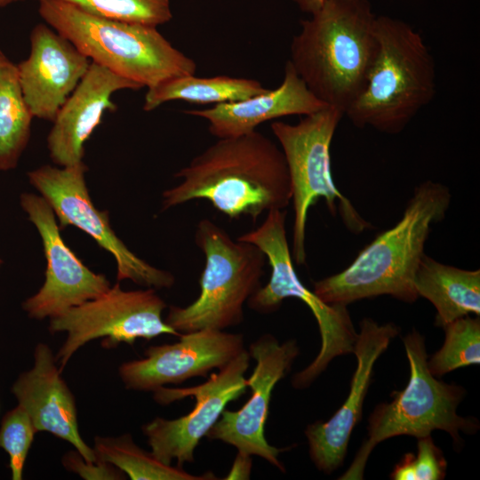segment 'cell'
I'll use <instances>...</instances> for the list:
<instances>
[{
  "mask_svg": "<svg viewBox=\"0 0 480 480\" xmlns=\"http://www.w3.org/2000/svg\"><path fill=\"white\" fill-rule=\"evenodd\" d=\"M2 263H3V260L0 259V267H1Z\"/></svg>",
  "mask_w": 480,
  "mask_h": 480,
  "instance_id": "cell-33",
  "label": "cell"
},
{
  "mask_svg": "<svg viewBox=\"0 0 480 480\" xmlns=\"http://www.w3.org/2000/svg\"><path fill=\"white\" fill-rule=\"evenodd\" d=\"M447 463L442 451L430 436L418 438L417 454L406 453L396 464L393 480H440L444 478Z\"/></svg>",
  "mask_w": 480,
  "mask_h": 480,
  "instance_id": "cell-28",
  "label": "cell"
},
{
  "mask_svg": "<svg viewBox=\"0 0 480 480\" xmlns=\"http://www.w3.org/2000/svg\"><path fill=\"white\" fill-rule=\"evenodd\" d=\"M303 12L310 15L318 12L325 0H292Z\"/></svg>",
  "mask_w": 480,
  "mask_h": 480,
  "instance_id": "cell-31",
  "label": "cell"
},
{
  "mask_svg": "<svg viewBox=\"0 0 480 480\" xmlns=\"http://www.w3.org/2000/svg\"><path fill=\"white\" fill-rule=\"evenodd\" d=\"M398 332L392 323L379 324L372 318L360 322L353 349L357 367L348 398L328 421L317 420L305 430L310 458L320 471L330 474L342 464L352 430L362 416L374 364Z\"/></svg>",
  "mask_w": 480,
  "mask_h": 480,
  "instance_id": "cell-16",
  "label": "cell"
},
{
  "mask_svg": "<svg viewBox=\"0 0 480 480\" xmlns=\"http://www.w3.org/2000/svg\"><path fill=\"white\" fill-rule=\"evenodd\" d=\"M166 308L156 289L124 291L116 283L100 296L50 318L52 333L67 332L55 356L60 370L62 372L81 347L95 339L103 338L101 346L112 348L120 343L132 345L139 338L180 337L181 333L162 318Z\"/></svg>",
  "mask_w": 480,
  "mask_h": 480,
  "instance_id": "cell-10",
  "label": "cell"
},
{
  "mask_svg": "<svg viewBox=\"0 0 480 480\" xmlns=\"http://www.w3.org/2000/svg\"><path fill=\"white\" fill-rule=\"evenodd\" d=\"M286 215L284 209L268 212L260 226L237 239L256 244L271 267L269 281L249 298L248 307L260 314H270L280 308L284 300L293 297L302 300L316 319L322 341L320 351L308 366L292 378L293 387L304 388L334 357L353 353L357 333L347 306L324 302L300 281L287 240Z\"/></svg>",
  "mask_w": 480,
  "mask_h": 480,
  "instance_id": "cell-9",
  "label": "cell"
},
{
  "mask_svg": "<svg viewBox=\"0 0 480 480\" xmlns=\"http://www.w3.org/2000/svg\"><path fill=\"white\" fill-rule=\"evenodd\" d=\"M250 354L244 349L232 361L212 373L207 381L184 388L160 387L154 392V400L166 405L189 396L196 398L193 410L174 420L156 417L142 426L151 452L162 462L177 466L194 462V451L201 438L220 417L226 405L246 391L244 373L249 367Z\"/></svg>",
  "mask_w": 480,
  "mask_h": 480,
  "instance_id": "cell-12",
  "label": "cell"
},
{
  "mask_svg": "<svg viewBox=\"0 0 480 480\" xmlns=\"http://www.w3.org/2000/svg\"><path fill=\"white\" fill-rule=\"evenodd\" d=\"M195 243L205 258L200 294L187 307L170 306L165 323L179 332L241 324L244 305L261 286L265 253L252 243L233 240L209 219L197 223Z\"/></svg>",
  "mask_w": 480,
  "mask_h": 480,
  "instance_id": "cell-7",
  "label": "cell"
},
{
  "mask_svg": "<svg viewBox=\"0 0 480 480\" xmlns=\"http://www.w3.org/2000/svg\"><path fill=\"white\" fill-rule=\"evenodd\" d=\"M84 162L62 168L43 165L28 173L30 184L50 204L60 228L74 226L89 235L116 262V279L132 280L147 288H170L174 276L139 258L121 241L111 228L107 211L98 210L92 202Z\"/></svg>",
  "mask_w": 480,
  "mask_h": 480,
  "instance_id": "cell-11",
  "label": "cell"
},
{
  "mask_svg": "<svg viewBox=\"0 0 480 480\" xmlns=\"http://www.w3.org/2000/svg\"><path fill=\"white\" fill-rule=\"evenodd\" d=\"M250 356L256 366L248 380L252 396L238 411L224 409L220 419L205 436L235 446L239 452L263 458L281 471L284 465L278 460L285 449L270 445L264 436L265 422L268 416L271 393L276 384L290 371L300 353L296 340L283 344L271 334H264L249 347Z\"/></svg>",
  "mask_w": 480,
  "mask_h": 480,
  "instance_id": "cell-14",
  "label": "cell"
},
{
  "mask_svg": "<svg viewBox=\"0 0 480 480\" xmlns=\"http://www.w3.org/2000/svg\"><path fill=\"white\" fill-rule=\"evenodd\" d=\"M140 84L91 61L73 92L59 109L47 136L52 162L62 167L83 162L84 143L101 123L105 111H116L112 94L121 90H140Z\"/></svg>",
  "mask_w": 480,
  "mask_h": 480,
  "instance_id": "cell-18",
  "label": "cell"
},
{
  "mask_svg": "<svg viewBox=\"0 0 480 480\" xmlns=\"http://www.w3.org/2000/svg\"><path fill=\"white\" fill-rule=\"evenodd\" d=\"M258 80L228 76L197 77L195 75L175 76L148 88L143 109L152 111L160 105L180 100L193 104H220L238 101L265 92Z\"/></svg>",
  "mask_w": 480,
  "mask_h": 480,
  "instance_id": "cell-22",
  "label": "cell"
},
{
  "mask_svg": "<svg viewBox=\"0 0 480 480\" xmlns=\"http://www.w3.org/2000/svg\"><path fill=\"white\" fill-rule=\"evenodd\" d=\"M33 117L23 97L17 65L0 49V171L18 165L30 138Z\"/></svg>",
  "mask_w": 480,
  "mask_h": 480,
  "instance_id": "cell-23",
  "label": "cell"
},
{
  "mask_svg": "<svg viewBox=\"0 0 480 480\" xmlns=\"http://www.w3.org/2000/svg\"><path fill=\"white\" fill-rule=\"evenodd\" d=\"M418 297L436 309V325L444 327L460 317L480 315V270L462 269L423 254L414 276Z\"/></svg>",
  "mask_w": 480,
  "mask_h": 480,
  "instance_id": "cell-21",
  "label": "cell"
},
{
  "mask_svg": "<svg viewBox=\"0 0 480 480\" xmlns=\"http://www.w3.org/2000/svg\"><path fill=\"white\" fill-rule=\"evenodd\" d=\"M378 49L366 83L345 116L357 128L402 132L435 98L436 66L421 35L410 24L375 20Z\"/></svg>",
  "mask_w": 480,
  "mask_h": 480,
  "instance_id": "cell-4",
  "label": "cell"
},
{
  "mask_svg": "<svg viewBox=\"0 0 480 480\" xmlns=\"http://www.w3.org/2000/svg\"><path fill=\"white\" fill-rule=\"evenodd\" d=\"M29 40V55L17 65L23 97L34 117L52 122L91 60L46 24L36 25Z\"/></svg>",
  "mask_w": 480,
  "mask_h": 480,
  "instance_id": "cell-17",
  "label": "cell"
},
{
  "mask_svg": "<svg viewBox=\"0 0 480 480\" xmlns=\"http://www.w3.org/2000/svg\"><path fill=\"white\" fill-rule=\"evenodd\" d=\"M37 433L29 415L20 404L8 411L0 424V447L9 456L12 480H20L28 451Z\"/></svg>",
  "mask_w": 480,
  "mask_h": 480,
  "instance_id": "cell-27",
  "label": "cell"
},
{
  "mask_svg": "<svg viewBox=\"0 0 480 480\" xmlns=\"http://www.w3.org/2000/svg\"><path fill=\"white\" fill-rule=\"evenodd\" d=\"M443 347L427 362L435 377L455 369L480 363V319L466 316L444 327Z\"/></svg>",
  "mask_w": 480,
  "mask_h": 480,
  "instance_id": "cell-25",
  "label": "cell"
},
{
  "mask_svg": "<svg viewBox=\"0 0 480 480\" xmlns=\"http://www.w3.org/2000/svg\"><path fill=\"white\" fill-rule=\"evenodd\" d=\"M17 1H21V0H0V7L6 6Z\"/></svg>",
  "mask_w": 480,
  "mask_h": 480,
  "instance_id": "cell-32",
  "label": "cell"
},
{
  "mask_svg": "<svg viewBox=\"0 0 480 480\" xmlns=\"http://www.w3.org/2000/svg\"><path fill=\"white\" fill-rule=\"evenodd\" d=\"M39 1V0H37ZM88 13L157 27L172 18L171 0H58Z\"/></svg>",
  "mask_w": 480,
  "mask_h": 480,
  "instance_id": "cell-26",
  "label": "cell"
},
{
  "mask_svg": "<svg viewBox=\"0 0 480 480\" xmlns=\"http://www.w3.org/2000/svg\"><path fill=\"white\" fill-rule=\"evenodd\" d=\"M173 344L152 346L145 357L122 364L118 369L126 388L155 391L165 384H179L188 379L206 377L220 370L244 349V337L223 330L201 329L183 332Z\"/></svg>",
  "mask_w": 480,
  "mask_h": 480,
  "instance_id": "cell-15",
  "label": "cell"
},
{
  "mask_svg": "<svg viewBox=\"0 0 480 480\" xmlns=\"http://www.w3.org/2000/svg\"><path fill=\"white\" fill-rule=\"evenodd\" d=\"M326 106L309 91L288 60L278 87L245 100L205 109H188L184 113L205 119L209 132L218 139H225L250 133L269 120L292 115L308 116Z\"/></svg>",
  "mask_w": 480,
  "mask_h": 480,
  "instance_id": "cell-20",
  "label": "cell"
},
{
  "mask_svg": "<svg viewBox=\"0 0 480 480\" xmlns=\"http://www.w3.org/2000/svg\"><path fill=\"white\" fill-rule=\"evenodd\" d=\"M181 182L163 193L162 210L195 199L208 200L229 219L284 210L292 201L284 153L256 130L218 139L174 174Z\"/></svg>",
  "mask_w": 480,
  "mask_h": 480,
  "instance_id": "cell-1",
  "label": "cell"
},
{
  "mask_svg": "<svg viewBox=\"0 0 480 480\" xmlns=\"http://www.w3.org/2000/svg\"><path fill=\"white\" fill-rule=\"evenodd\" d=\"M449 188L426 180L418 185L396 224L380 233L342 271L314 283V293L327 304L389 295L412 303L419 297L414 276L431 227L443 220L451 204Z\"/></svg>",
  "mask_w": 480,
  "mask_h": 480,
  "instance_id": "cell-2",
  "label": "cell"
},
{
  "mask_svg": "<svg viewBox=\"0 0 480 480\" xmlns=\"http://www.w3.org/2000/svg\"><path fill=\"white\" fill-rule=\"evenodd\" d=\"M343 116L340 110L326 106L304 116L297 124L276 121L270 125L284 153L291 180L294 211L292 257L298 265L306 263L308 212L319 198L324 199L332 216L340 214L351 233L360 234L372 228L332 180L330 148Z\"/></svg>",
  "mask_w": 480,
  "mask_h": 480,
  "instance_id": "cell-8",
  "label": "cell"
},
{
  "mask_svg": "<svg viewBox=\"0 0 480 480\" xmlns=\"http://www.w3.org/2000/svg\"><path fill=\"white\" fill-rule=\"evenodd\" d=\"M376 17L368 0H325L301 20L290 46L289 60L309 91L344 116L377 53Z\"/></svg>",
  "mask_w": 480,
  "mask_h": 480,
  "instance_id": "cell-3",
  "label": "cell"
},
{
  "mask_svg": "<svg viewBox=\"0 0 480 480\" xmlns=\"http://www.w3.org/2000/svg\"><path fill=\"white\" fill-rule=\"evenodd\" d=\"M404 345L410 364L408 384L402 391L392 394L390 403L375 407L369 417L367 438L339 479H363L373 448L388 438L402 435L420 438L440 429L448 432L459 444L460 432L474 434L478 428L476 419L457 413L464 388L437 380L428 370L424 338L412 331L404 338Z\"/></svg>",
  "mask_w": 480,
  "mask_h": 480,
  "instance_id": "cell-6",
  "label": "cell"
},
{
  "mask_svg": "<svg viewBox=\"0 0 480 480\" xmlns=\"http://www.w3.org/2000/svg\"><path fill=\"white\" fill-rule=\"evenodd\" d=\"M93 451L96 460L113 464L132 480H211L212 472L196 476L183 468L159 460L152 452L140 448L130 434L117 437L95 436Z\"/></svg>",
  "mask_w": 480,
  "mask_h": 480,
  "instance_id": "cell-24",
  "label": "cell"
},
{
  "mask_svg": "<svg viewBox=\"0 0 480 480\" xmlns=\"http://www.w3.org/2000/svg\"><path fill=\"white\" fill-rule=\"evenodd\" d=\"M251 468V456L238 452L233 466L225 479H249Z\"/></svg>",
  "mask_w": 480,
  "mask_h": 480,
  "instance_id": "cell-30",
  "label": "cell"
},
{
  "mask_svg": "<svg viewBox=\"0 0 480 480\" xmlns=\"http://www.w3.org/2000/svg\"><path fill=\"white\" fill-rule=\"evenodd\" d=\"M62 463L67 470L75 472L86 480L125 478V474L113 464L99 460L87 461L76 450L66 453L62 458Z\"/></svg>",
  "mask_w": 480,
  "mask_h": 480,
  "instance_id": "cell-29",
  "label": "cell"
},
{
  "mask_svg": "<svg viewBox=\"0 0 480 480\" xmlns=\"http://www.w3.org/2000/svg\"><path fill=\"white\" fill-rule=\"evenodd\" d=\"M20 200L42 238L47 263L44 284L22 303L28 316L36 320L52 318L106 292L111 286L109 281L87 268L64 243L54 212L45 199L22 193Z\"/></svg>",
  "mask_w": 480,
  "mask_h": 480,
  "instance_id": "cell-13",
  "label": "cell"
},
{
  "mask_svg": "<svg viewBox=\"0 0 480 480\" xmlns=\"http://www.w3.org/2000/svg\"><path fill=\"white\" fill-rule=\"evenodd\" d=\"M12 392L37 432H49L70 443L85 460H96L93 449L80 436L75 396L47 344L36 345L33 367L18 377Z\"/></svg>",
  "mask_w": 480,
  "mask_h": 480,
  "instance_id": "cell-19",
  "label": "cell"
},
{
  "mask_svg": "<svg viewBox=\"0 0 480 480\" xmlns=\"http://www.w3.org/2000/svg\"><path fill=\"white\" fill-rule=\"evenodd\" d=\"M38 2L45 23L91 61L142 87L196 71L194 60L176 49L156 27L93 15L58 0Z\"/></svg>",
  "mask_w": 480,
  "mask_h": 480,
  "instance_id": "cell-5",
  "label": "cell"
}]
</instances>
